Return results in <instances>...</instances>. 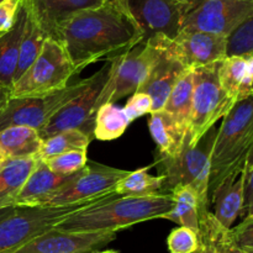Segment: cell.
Segmentation results:
<instances>
[{"label": "cell", "mask_w": 253, "mask_h": 253, "mask_svg": "<svg viewBox=\"0 0 253 253\" xmlns=\"http://www.w3.org/2000/svg\"><path fill=\"white\" fill-rule=\"evenodd\" d=\"M52 39L63 46L79 74L95 62H110L127 53L143 42V34L127 9L108 1L74 12Z\"/></svg>", "instance_id": "6da1fadb"}, {"label": "cell", "mask_w": 253, "mask_h": 253, "mask_svg": "<svg viewBox=\"0 0 253 253\" xmlns=\"http://www.w3.org/2000/svg\"><path fill=\"white\" fill-rule=\"evenodd\" d=\"M173 208L169 193L147 197H118L71 215L54 226L64 232H119L135 224L163 219Z\"/></svg>", "instance_id": "7a4b0ae2"}, {"label": "cell", "mask_w": 253, "mask_h": 253, "mask_svg": "<svg viewBox=\"0 0 253 253\" xmlns=\"http://www.w3.org/2000/svg\"><path fill=\"white\" fill-rule=\"evenodd\" d=\"M253 147V94L239 101L222 119L211 153L209 199L222 182L242 172Z\"/></svg>", "instance_id": "3957f363"}, {"label": "cell", "mask_w": 253, "mask_h": 253, "mask_svg": "<svg viewBox=\"0 0 253 253\" xmlns=\"http://www.w3.org/2000/svg\"><path fill=\"white\" fill-rule=\"evenodd\" d=\"M217 127H211L195 146L188 145L174 158L157 155L155 166L158 175L163 177V192L170 193L177 185L190 187L198 195L203 211L209 210V178L211 153L216 138Z\"/></svg>", "instance_id": "277c9868"}, {"label": "cell", "mask_w": 253, "mask_h": 253, "mask_svg": "<svg viewBox=\"0 0 253 253\" xmlns=\"http://www.w3.org/2000/svg\"><path fill=\"white\" fill-rule=\"evenodd\" d=\"M118 197L114 192L104 197L67 207L14 208L6 217L0 220V253H14L32 239L53 229L71 215Z\"/></svg>", "instance_id": "5b68a950"}, {"label": "cell", "mask_w": 253, "mask_h": 253, "mask_svg": "<svg viewBox=\"0 0 253 253\" xmlns=\"http://www.w3.org/2000/svg\"><path fill=\"white\" fill-rule=\"evenodd\" d=\"M114 63L108 62L89 77L86 88L64 105L40 132L42 138L66 130H79L93 138L94 121L100 106L111 103Z\"/></svg>", "instance_id": "8992f818"}, {"label": "cell", "mask_w": 253, "mask_h": 253, "mask_svg": "<svg viewBox=\"0 0 253 253\" xmlns=\"http://www.w3.org/2000/svg\"><path fill=\"white\" fill-rule=\"evenodd\" d=\"M219 63L194 71L188 145L195 146L215 124L224 119L236 104L227 96L220 84Z\"/></svg>", "instance_id": "52a82bcc"}, {"label": "cell", "mask_w": 253, "mask_h": 253, "mask_svg": "<svg viewBox=\"0 0 253 253\" xmlns=\"http://www.w3.org/2000/svg\"><path fill=\"white\" fill-rule=\"evenodd\" d=\"M74 76L76 68L63 46L57 40L47 37L39 57L14 83L10 98H27L61 90L69 85Z\"/></svg>", "instance_id": "ba28073f"}, {"label": "cell", "mask_w": 253, "mask_h": 253, "mask_svg": "<svg viewBox=\"0 0 253 253\" xmlns=\"http://www.w3.org/2000/svg\"><path fill=\"white\" fill-rule=\"evenodd\" d=\"M89 83V78L69 84L61 90L37 96L10 98L0 113V130L9 126H27L41 132L44 126L64 105L79 95Z\"/></svg>", "instance_id": "9c48e42d"}, {"label": "cell", "mask_w": 253, "mask_h": 253, "mask_svg": "<svg viewBox=\"0 0 253 253\" xmlns=\"http://www.w3.org/2000/svg\"><path fill=\"white\" fill-rule=\"evenodd\" d=\"M188 71L222 62L227 57V37L202 31H182L174 37L158 35L147 40Z\"/></svg>", "instance_id": "30bf717a"}, {"label": "cell", "mask_w": 253, "mask_h": 253, "mask_svg": "<svg viewBox=\"0 0 253 253\" xmlns=\"http://www.w3.org/2000/svg\"><path fill=\"white\" fill-rule=\"evenodd\" d=\"M128 173V170L88 161L73 180L42 200L37 207H67L104 197L114 193L115 185Z\"/></svg>", "instance_id": "8fae6325"}, {"label": "cell", "mask_w": 253, "mask_h": 253, "mask_svg": "<svg viewBox=\"0 0 253 253\" xmlns=\"http://www.w3.org/2000/svg\"><path fill=\"white\" fill-rule=\"evenodd\" d=\"M253 15V0H203L183 19L182 30L229 37Z\"/></svg>", "instance_id": "7c38bea8"}, {"label": "cell", "mask_w": 253, "mask_h": 253, "mask_svg": "<svg viewBox=\"0 0 253 253\" xmlns=\"http://www.w3.org/2000/svg\"><path fill=\"white\" fill-rule=\"evenodd\" d=\"M160 49L150 41L141 42L127 53L114 58L111 103L137 93L150 76Z\"/></svg>", "instance_id": "4fadbf2b"}, {"label": "cell", "mask_w": 253, "mask_h": 253, "mask_svg": "<svg viewBox=\"0 0 253 253\" xmlns=\"http://www.w3.org/2000/svg\"><path fill=\"white\" fill-rule=\"evenodd\" d=\"M127 9L142 31L143 42L158 35L174 39L185 16L177 0H127Z\"/></svg>", "instance_id": "5bb4252c"}, {"label": "cell", "mask_w": 253, "mask_h": 253, "mask_svg": "<svg viewBox=\"0 0 253 253\" xmlns=\"http://www.w3.org/2000/svg\"><path fill=\"white\" fill-rule=\"evenodd\" d=\"M118 232H64L51 229L14 253H91L113 242Z\"/></svg>", "instance_id": "9a60e30c"}, {"label": "cell", "mask_w": 253, "mask_h": 253, "mask_svg": "<svg viewBox=\"0 0 253 253\" xmlns=\"http://www.w3.org/2000/svg\"><path fill=\"white\" fill-rule=\"evenodd\" d=\"M103 4L104 0H21L27 16L48 37H53L57 27L74 12Z\"/></svg>", "instance_id": "2e32d148"}, {"label": "cell", "mask_w": 253, "mask_h": 253, "mask_svg": "<svg viewBox=\"0 0 253 253\" xmlns=\"http://www.w3.org/2000/svg\"><path fill=\"white\" fill-rule=\"evenodd\" d=\"M155 46L160 49V56H158L148 78L146 79L143 85L138 89L140 93L147 94L152 100V113L162 110L177 82L185 73L189 72L182 64L167 56L157 44Z\"/></svg>", "instance_id": "e0dca14e"}, {"label": "cell", "mask_w": 253, "mask_h": 253, "mask_svg": "<svg viewBox=\"0 0 253 253\" xmlns=\"http://www.w3.org/2000/svg\"><path fill=\"white\" fill-rule=\"evenodd\" d=\"M78 172L73 174H61L52 172L42 160H37L34 168L22 189L20 190L14 207H37L40 203L51 194L61 189L63 185L73 180Z\"/></svg>", "instance_id": "ac0fdd59"}, {"label": "cell", "mask_w": 253, "mask_h": 253, "mask_svg": "<svg viewBox=\"0 0 253 253\" xmlns=\"http://www.w3.org/2000/svg\"><path fill=\"white\" fill-rule=\"evenodd\" d=\"M245 202V172L232 174L210 197L214 204L215 219L226 229H232L235 220L241 215Z\"/></svg>", "instance_id": "d6986e66"}, {"label": "cell", "mask_w": 253, "mask_h": 253, "mask_svg": "<svg viewBox=\"0 0 253 253\" xmlns=\"http://www.w3.org/2000/svg\"><path fill=\"white\" fill-rule=\"evenodd\" d=\"M148 128L157 145V155L162 157H177L187 143L188 132L182 130L163 110L151 113Z\"/></svg>", "instance_id": "ffe728a7"}, {"label": "cell", "mask_w": 253, "mask_h": 253, "mask_svg": "<svg viewBox=\"0 0 253 253\" xmlns=\"http://www.w3.org/2000/svg\"><path fill=\"white\" fill-rule=\"evenodd\" d=\"M26 19V11L21 5L12 29L0 34V84L10 90L14 84Z\"/></svg>", "instance_id": "44dd1931"}, {"label": "cell", "mask_w": 253, "mask_h": 253, "mask_svg": "<svg viewBox=\"0 0 253 253\" xmlns=\"http://www.w3.org/2000/svg\"><path fill=\"white\" fill-rule=\"evenodd\" d=\"M219 79L224 91L235 104L253 94V79L246 57H226L220 63Z\"/></svg>", "instance_id": "7402d4cb"}, {"label": "cell", "mask_w": 253, "mask_h": 253, "mask_svg": "<svg viewBox=\"0 0 253 253\" xmlns=\"http://www.w3.org/2000/svg\"><path fill=\"white\" fill-rule=\"evenodd\" d=\"M43 138L27 126H9L0 130V151L6 160L37 158Z\"/></svg>", "instance_id": "603a6c76"}, {"label": "cell", "mask_w": 253, "mask_h": 253, "mask_svg": "<svg viewBox=\"0 0 253 253\" xmlns=\"http://www.w3.org/2000/svg\"><path fill=\"white\" fill-rule=\"evenodd\" d=\"M37 165V158L6 160L0 169V210L15 208V200Z\"/></svg>", "instance_id": "cb8c5ba5"}, {"label": "cell", "mask_w": 253, "mask_h": 253, "mask_svg": "<svg viewBox=\"0 0 253 253\" xmlns=\"http://www.w3.org/2000/svg\"><path fill=\"white\" fill-rule=\"evenodd\" d=\"M169 194L173 197V208L163 216V219L188 227L199 236V217L205 211L202 210L197 193L187 185H177L170 190Z\"/></svg>", "instance_id": "d4e9b609"}, {"label": "cell", "mask_w": 253, "mask_h": 253, "mask_svg": "<svg viewBox=\"0 0 253 253\" xmlns=\"http://www.w3.org/2000/svg\"><path fill=\"white\" fill-rule=\"evenodd\" d=\"M193 81H194V71L185 73L172 89L162 109L185 132L189 131L190 116H192Z\"/></svg>", "instance_id": "484cf974"}, {"label": "cell", "mask_w": 253, "mask_h": 253, "mask_svg": "<svg viewBox=\"0 0 253 253\" xmlns=\"http://www.w3.org/2000/svg\"><path fill=\"white\" fill-rule=\"evenodd\" d=\"M199 226L202 249H209L212 253H244L235 244L231 229L222 226L210 210L200 215Z\"/></svg>", "instance_id": "4316f807"}, {"label": "cell", "mask_w": 253, "mask_h": 253, "mask_svg": "<svg viewBox=\"0 0 253 253\" xmlns=\"http://www.w3.org/2000/svg\"><path fill=\"white\" fill-rule=\"evenodd\" d=\"M155 163L141 169L130 172L115 185L116 195L119 197H147V195L165 194L163 177L148 174V170Z\"/></svg>", "instance_id": "83f0119b"}, {"label": "cell", "mask_w": 253, "mask_h": 253, "mask_svg": "<svg viewBox=\"0 0 253 253\" xmlns=\"http://www.w3.org/2000/svg\"><path fill=\"white\" fill-rule=\"evenodd\" d=\"M123 108L114 103L100 106L94 121L93 138L99 141H113L124 135L130 125Z\"/></svg>", "instance_id": "f1b7e54d"}, {"label": "cell", "mask_w": 253, "mask_h": 253, "mask_svg": "<svg viewBox=\"0 0 253 253\" xmlns=\"http://www.w3.org/2000/svg\"><path fill=\"white\" fill-rule=\"evenodd\" d=\"M91 138L79 130H66L43 138L37 160L53 157L74 150H88Z\"/></svg>", "instance_id": "f546056e"}, {"label": "cell", "mask_w": 253, "mask_h": 253, "mask_svg": "<svg viewBox=\"0 0 253 253\" xmlns=\"http://www.w3.org/2000/svg\"><path fill=\"white\" fill-rule=\"evenodd\" d=\"M47 37L48 36L40 29L39 25L27 16L26 27H25L24 37H22L21 46H20L19 62H17L14 83L30 68L35 59L39 57Z\"/></svg>", "instance_id": "4dcf8cb0"}, {"label": "cell", "mask_w": 253, "mask_h": 253, "mask_svg": "<svg viewBox=\"0 0 253 253\" xmlns=\"http://www.w3.org/2000/svg\"><path fill=\"white\" fill-rule=\"evenodd\" d=\"M52 172L73 174L83 169L88 163V150H74L42 160Z\"/></svg>", "instance_id": "1f68e13d"}, {"label": "cell", "mask_w": 253, "mask_h": 253, "mask_svg": "<svg viewBox=\"0 0 253 253\" xmlns=\"http://www.w3.org/2000/svg\"><path fill=\"white\" fill-rule=\"evenodd\" d=\"M253 56V15L227 37V57Z\"/></svg>", "instance_id": "d6a6232c"}, {"label": "cell", "mask_w": 253, "mask_h": 253, "mask_svg": "<svg viewBox=\"0 0 253 253\" xmlns=\"http://www.w3.org/2000/svg\"><path fill=\"white\" fill-rule=\"evenodd\" d=\"M167 246L170 253H198L202 250L197 232L183 226L172 230L167 239Z\"/></svg>", "instance_id": "836d02e7"}, {"label": "cell", "mask_w": 253, "mask_h": 253, "mask_svg": "<svg viewBox=\"0 0 253 253\" xmlns=\"http://www.w3.org/2000/svg\"><path fill=\"white\" fill-rule=\"evenodd\" d=\"M123 110L128 121L132 123L136 119L142 118L146 114L152 113V100L147 94L137 91V93L131 95Z\"/></svg>", "instance_id": "e575fe53"}, {"label": "cell", "mask_w": 253, "mask_h": 253, "mask_svg": "<svg viewBox=\"0 0 253 253\" xmlns=\"http://www.w3.org/2000/svg\"><path fill=\"white\" fill-rule=\"evenodd\" d=\"M232 239L244 253H253V216L245 217L239 226L231 229Z\"/></svg>", "instance_id": "d590c367"}, {"label": "cell", "mask_w": 253, "mask_h": 253, "mask_svg": "<svg viewBox=\"0 0 253 253\" xmlns=\"http://www.w3.org/2000/svg\"><path fill=\"white\" fill-rule=\"evenodd\" d=\"M21 7V0H4L0 2V34L12 29Z\"/></svg>", "instance_id": "8d00e7d4"}, {"label": "cell", "mask_w": 253, "mask_h": 253, "mask_svg": "<svg viewBox=\"0 0 253 253\" xmlns=\"http://www.w3.org/2000/svg\"><path fill=\"white\" fill-rule=\"evenodd\" d=\"M245 172V202L241 215L245 217L253 214V163L244 167Z\"/></svg>", "instance_id": "74e56055"}, {"label": "cell", "mask_w": 253, "mask_h": 253, "mask_svg": "<svg viewBox=\"0 0 253 253\" xmlns=\"http://www.w3.org/2000/svg\"><path fill=\"white\" fill-rule=\"evenodd\" d=\"M177 1L182 5L183 9H184L185 15H187L188 12L192 11L193 9H195L203 0H177Z\"/></svg>", "instance_id": "f35d334b"}, {"label": "cell", "mask_w": 253, "mask_h": 253, "mask_svg": "<svg viewBox=\"0 0 253 253\" xmlns=\"http://www.w3.org/2000/svg\"><path fill=\"white\" fill-rule=\"evenodd\" d=\"M10 99V89L5 88L0 84V113L2 111V109L5 108V105L7 104Z\"/></svg>", "instance_id": "ab89813d"}, {"label": "cell", "mask_w": 253, "mask_h": 253, "mask_svg": "<svg viewBox=\"0 0 253 253\" xmlns=\"http://www.w3.org/2000/svg\"><path fill=\"white\" fill-rule=\"evenodd\" d=\"M115 2V4L120 5V6L127 9V0H104V2ZM128 10V9H127Z\"/></svg>", "instance_id": "60d3db41"}, {"label": "cell", "mask_w": 253, "mask_h": 253, "mask_svg": "<svg viewBox=\"0 0 253 253\" xmlns=\"http://www.w3.org/2000/svg\"><path fill=\"white\" fill-rule=\"evenodd\" d=\"M14 210V208H6V209H1L0 210V220H2L4 217H6L10 212Z\"/></svg>", "instance_id": "b9f144b4"}, {"label": "cell", "mask_w": 253, "mask_h": 253, "mask_svg": "<svg viewBox=\"0 0 253 253\" xmlns=\"http://www.w3.org/2000/svg\"><path fill=\"white\" fill-rule=\"evenodd\" d=\"M247 62H249V72H250V74H251V77L253 79V56L249 57V58H247Z\"/></svg>", "instance_id": "7bdbcfd3"}, {"label": "cell", "mask_w": 253, "mask_h": 253, "mask_svg": "<svg viewBox=\"0 0 253 253\" xmlns=\"http://www.w3.org/2000/svg\"><path fill=\"white\" fill-rule=\"evenodd\" d=\"M5 161H6V158H5V156L2 155V152L0 151V165H1V163H4Z\"/></svg>", "instance_id": "ee69618b"}, {"label": "cell", "mask_w": 253, "mask_h": 253, "mask_svg": "<svg viewBox=\"0 0 253 253\" xmlns=\"http://www.w3.org/2000/svg\"><path fill=\"white\" fill-rule=\"evenodd\" d=\"M198 253H212L209 249H202Z\"/></svg>", "instance_id": "f6af8a7d"}, {"label": "cell", "mask_w": 253, "mask_h": 253, "mask_svg": "<svg viewBox=\"0 0 253 253\" xmlns=\"http://www.w3.org/2000/svg\"><path fill=\"white\" fill-rule=\"evenodd\" d=\"M91 253H119V252H116V251H96V252H91Z\"/></svg>", "instance_id": "bcb514c9"}, {"label": "cell", "mask_w": 253, "mask_h": 253, "mask_svg": "<svg viewBox=\"0 0 253 253\" xmlns=\"http://www.w3.org/2000/svg\"><path fill=\"white\" fill-rule=\"evenodd\" d=\"M2 165H4V163H1V165H0V169H1V167H2Z\"/></svg>", "instance_id": "7dc6e473"}, {"label": "cell", "mask_w": 253, "mask_h": 253, "mask_svg": "<svg viewBox=\"0 0 253 253\" xmlns=\"http://www.w3.org/2000/svg\"><path fill=\"white\" fill-rule=\"evenodd\" d=\"M1 1H4V0H0V2H1Z\"/></svg>", "instance_id": "c3c4849f"}, {"label": "cell", "mask_w": 253, "mask_h": 253, "mask_svg": "<svg viewBox=\"0 0 253 253\" xmlns=\"http://www.w3.org/2000/svg\"><path fill=\"white\" fill-rule=\"evenodd\" d=\"M250 216H253V214H252V215H250Z\"/></svg>", "instance_id": "681fc988"}]
</instances>
